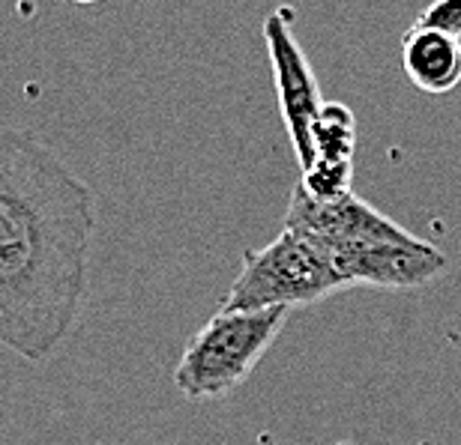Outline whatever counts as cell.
<instances>
[{
	"label": "cell",
	"mask_w": 461,
	"mask_h": 445,
	"mask_svg": "<svg viewBox=\"0 0 461 445\" xmlns=\"http://www.w3.org/2000/svg\"><path fill=\"white\" fill-rule=\"evenodd\" d=\"M402 69L420 93H453L461 85V40L413 24L402 36Z\"/></svg>",
	"instance_id": "cell-7"
},
{
	"label": "cell",
	"mask_w": 461,
	"mask_h": 445,
	"mask_svg": "<svg viewBox=\"0 0 461 445\" xmlns=\"http://www.w3.org/2000/svg\"><path fill=\"white\" fill-rule=\"evenodd\" d=\"M312 147H315V159H354V111L342 102H324L315 123H312Z\"/></svg>",
	"instance_id": "cell-8"
},
{
	"label": "cell",
	"mask_w": 461,
	"mask_h": 445,
	"mask_svg": "<svg viewBox=\"0 0 461 445\" xmlns=\"http://www.w3.org/2000/svg\"><path fill=\"white\" fill-rule=\"evenodd\" d=\"M413 24L431 27V31L461 40V0H431Z\"/></svg>",
	"instance_id": "cell-10"
},
{
	"label": "cell",
	"mask_w": 461,
	"mask_h": 445,
	"mask_svg": "<svg viewBox=\"0 0 461 445\" xmlns=\"http://www.w3.org/2000/svg\"><path fill=\"white\" fill-rule=\"evenodd\" d=\"M333 261L315 239L294 227L264 248L243 252V269L219 302V311H261V308H303L342 290Z\"/></svg>",
	"instance_id": "cell-3"
},
{
	"label": "cell",
	"mask_w": 461,
	"mask_h": 445,
	"mask_svg": "<svg viewBox=\"0 0 461 445\" xmlns=\"http://www.w3.org/2000/svg\"><path fill=\"white\" fill-rule=\"evenodd\" d=\"M264 42L270 54L276 96H279L282 120L288 129L294 156L300 168L306 171L315 162V147H312V123H315L321 105V87L312 72V63L303 51V45L294 33V9L279 6L276 13L267 15L264 22Z\"/></svg>",
	"instance_id": "cell-5"
},
{
	"label": "cell",
	"mask_w": 461,
	"mask_h": 445,
	"mask_svg": "<svg viewBox=\"0 0 461 445\" xmlns=\"http://www.w3.org/2000/svg\"><path fill=\"white\" fill-rule=\"evenodd\" d=\"M354 182V159H315L303 171V191L315 200H336L350 191Z\"/></svg>",
	"instance_id": "cell-9"
},
{
	"label": "cell",
	"mask_w": 461,
	"mask_h": 445,
	"mask_svg": "<svg viewBox=\"0 0 461 445\" xmlns=\"http://www.w3.org/2000/svg\"><path fill=\"white\" fill-rule=\"evenodd\" d=\"M345 287H381V290H411L435 281L447 272V254L429 239L404 236L359 239L324 248Z\"/></svg>",
	"instance_id": "cell-4"
},
{
	"label": "cell",
	"mask_w": 461,
	"mask_h": 445,
	"mask_svg": "<svg viewBox=\"0 0 461 445\" xmlns=\"http://www.w3.org/2000/svg\"><path fill=\"white\" fill-rule=\"evenodd\" d=\"M285 227L306 234L321 248L339 243H359V239H393L408 234L393 218L377 212L372 203L357 198L354 191H348L336 200H315L303 191V185H297L291 194Z\"/></svg>",
	"instance_id": "cell-6"
},
{
	"label": "cell",
	"mask_w": 461,
	"mask_h": 445,
	"mask_svg": "<svg viewBox=\"0 0 461 445\" xmlns=\"http://www.w3.org/2000/svg\"><path fill=\"white\" fill-rule=\"evenodd\" d=\"M69 4H78V6H87V4H99V0H69Z\"/></svg>",
	"instance_id": "cell-11"
},
{
	"label": "cell",
	"mask_w": 461,
	"mask_h": 445,
	"mask_svg": "<svg viewBox=\"0 0 461 445\" xmlns=\"http://www.w3.org/2000/svg\"><path fill=\"white\" fill-rule=\"evenodd\" d=\"M336 445H350V442H336Z\"/></svg>",
	"instance_id": "cell-12"
},
{
	"label": "cell",
	"mask_w": 461,
	"mask_h": 445,
	"mask_svg": "<svg viewBox=\"0 0 461 445\" xmlns=\"http://www.w3.org/2000/svg\"><path fill=\"white\" fill-rule=\"evenodd\" d=\"M96 209L51 147L0 126V344L42 361L81 317Z\"/></svg>",
	"instance_id": "cell-1"
},
{
	"label": "cell",
	"mask_w": 461,
	"mask_h": 445,
	"mask_svg": "<svg viewBox=\"0 0 461 445\" xmlns=\"http://www.w3.org/2000/svg\"><path fill=\"white\" fill-rule=\"evenodd\" d=\"M288 308L216 311L195 332L174 368V386L189 401H216L246 383L282 335Z\"/></svg>",
	"instance_id": "cell-2"
}]
</instances>
